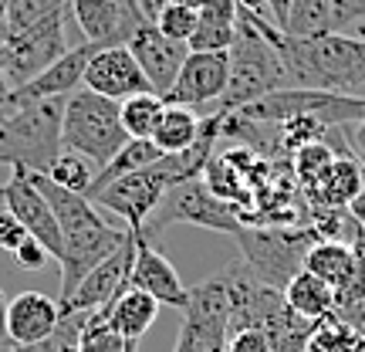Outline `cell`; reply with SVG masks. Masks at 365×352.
<instances>
[{
  "instance_id": "cell-44",
  "label": "cell",
  "mask_w": 365,
  "mask_h": 352,
  "mask_svg": "<svg viewBox=\"0 0 365 352\" xmlns=\"http://www.w3.org/2000/svg\"><path fill=\"white\" fill-rule=\"evenodd\" d=\"M287 7H291V0H271V14H274V24H277V31L284 27L287 21Z\"/></svg>"
},
{
  "instance_id": "cell-50",
  "label": "cell",
  "mask_w": 365,
  "mask_h": 352,
  "mask_svg": "<svg viewBox=\"0 0 365 352\" xmlns=\"http://www.w3.org/2000/svg\"><path fill=\"white\" fill-rule=\"evenodd\" d=\"M359 332H362V328H359Z\"/></svg>"
},
{
  "instance_id": "cell-12",
  "label": "cell",
  "mask_w": 365,
  "mask_h": 352,
  "mask_svg": "<svg viewBox=\"0 0 365 352\" xmlns=\"http://www.w3.org/2000/svg\"><path fill=\"white\" fill-rule=\"evenodd\" d=\"M230 79V54L227 51H190L182 61L173 89L163 95L166 105L193 109L196 116H213Z\"/></svg>"
},
{
  "instance_id": "cell-32",
  "label": "cell",
  "mask_w": 365,
  "mask_h": 352,
  "mask_svg": "<svg viewBox=\"0 0 365 352\" xmlns=\"http://www.w3.org/2000/svg\"><path fill=\"white\" fill-rule=\"evenodd\" d=\"M139 342L122 339L115 328L105 322V312H91L81 326V339H78V352H135Z\"/></svg>"
},
{
  "instance_id": "cell-39",
  "label": "cell",
  "mask_w": 365,
  "mask_h": 352,
  "mask_svg": "<svg viewBox=\"0 0 365 352\" xmlns=\"http://www.w3.org/2000/svg\"><path fill=\"white\" fill-rule=\"evenodd\" d=\"M331 14H335V31L365 21V0H331Z\"/></svg>"
},
{
  "instance_id": "cell-29",
  "label": "cell",
  "mask_w": 365,
  "mask_h": 352,
  "mask_svg": "<svg viewBox=\"0 0 365 352\" xmlns=\"http://www.w3.org/2000/svg\"><path fill=\"white\" fill-rule=\"evenodd\" d=\"M118 112H122V126L129 132V139H153L159 119L166 112V99L156 91H143L118 102Z\"/></svg>"
},
{
  "instance_id": "cell-9",
  "label": "cell",
  "mask_w": 365,
  "mask_h": 352,
  "mask_svg": "<svg viewBox=\"0 0 365 352\" xmlns=\"http://www.w3.org/2000/svg\"><path fill=\"white\" fill-rule=\"evenodd\" d=\"M182 180V170L176 156H163L145 170H135L129 176H118L115 183H108L102 193L91 196V203L98 210H108L125 221L129 231H143L145 221L153 217V210L159 207V200L166 196L173 183Z\"/></svg>"
},
{
  "instance_id": "cell-24",
  "label": "cell",
  "mask_w": 365,
  "mask_h": 352,
  "mask_svg": "<svg viewBox=\"0 0 365 352\" xmlns=\"http://www.w3.org/2000/svg\"><path fill=\"white\" fill-rule=\"evenodd\" d=\"M287 305L298 315H304L308 322H322L328 315H335V288L314 278L312 271H298L284 288Z\"/></svg>"
},
{
  "instance_id": "cell-41",
  "label": "cell",
  "mask_w": 365,
  "mask_h": 352,
  "mask_svg": "<svg viewBox=\"0 0 365 352\" xmlns=\"http://www.w3.org/2000/svg\"><path fill=\"white\" fill-rule=\"evenodd\" d=\"M237 7L240 11L254 14V17H261V21H271L274 24V14H271V0H237ZM277 27V24H274Z\"/></svg>"
},
{
  "instance_id": "cell-8",
  "label": "cell",
  "mask_w": 365,
  "mask_h": 352,
  "mask_svg": "<svg viewBox=\"0 0 365 352\" xmlns=\"http://www.w3.org/2000/svg\"><path fill=\"white\" fill-rule=\"evenodd\" d=\"M237 244L244 251V261L250 271L261 278L264 285L281 288L298 271H304V254L312 251L318 237L308 231H287V227H240L237 231Z\"/></svg>"
},
{
  "instance_id": "cell-10",
  "label": "cell",
  "mask_w": 365,
  "mask_h": 352,
  "mask_svg": "<svg viewBox=\"0 0 365 352\" xmlns=\"http://www.w3.org/2000/svg\"><path fill=\"white\" fill-rule=\"evenodd\" d=\"M230 342V298L223 271L203 278L190 288V301L182 308L180 336L173 352H227Z\"/></svg>"
},
{
  "instance_id": "cell-38",
  "label": "cell",
  "mask_w": 365,
  "mask_h": 352,
  "mask_svg": "<svg viewBox=\"0 0 365 352\" xmlns=\"http://www.w3.org/2000/svg\"><path fill=\"white\" fill-rule=\"evenodd\" d=\"M227 352H271V342H267L261 328H240V332L230 336Z\"/></svg>"
},
{
  "instance_id": "cell-37",
  "label": "cell",
  "mask_w": 365,
  "mask_h": 352,
  "mask_svg": "<svg viewBox=\"0 0 365 352\" xmlns=\"http://www.w3.org/2000/svg\"><path fill=\"white\" fill-rule=\"evenodd\" d=\"M27 241V231H24V223L14 217L7 207H0V251H17L21 244Z\"/></svg>"
},
{
  "instance_id": "cell-30",
  "label": "cell",
  "mask_w": 365,
  "mask_h": 352,
  "mask_svg": "<svg viewBox=\"0 0 365 352\" xmlns=\"http://www.w3.org/2000/svg\"><path fill=\"white\" fill-rule=\"evenodd\" d=\"M308 352H365V332H359L352 322H345L335 312L314 326Z\"/></svg>"
},
{
  "instance_id": "cell-2",
  "label": "cell",
  "mask_w": 365,
  "mask_h": 352,
  "mask_svg": "<svg viewBox=\"0 0 365 352\" xmlns=\"http://www.w3.org/2000/svg\"><path fill=\"white\" fill-rule=\"evenodd\" d=\"M277 51L284 58L294 89L335 91L365 99V38L331 31L322 38H287L281 34Z\"/></svg>"
},
{
  "instance_id": "cell-40",
  "label": "cell",
  "mask_w": 365,
  "mask_h": 352,
  "mask_svg": "<svg viewBox=\"0 0 365 352\" xmlns=\"http://www.w3.org/2000/svg\"><path fill=\"white\" fill-rule=\"evenodd\" d=\"M14 258H17V264H21L24 271H41L44 264L51 261V254H48V251L41 248V244L34 241V237H27L24 244H21V248L14 251Z\"/></svg>"
},
{
  "instance_id": "cell-18",
  "label": "cell",
  "mask_w": 365,
  "mask_h": 352,
  "mask_svg": "<svg viewBox=\"0 0 365 352\" xmlns=\"http://www.w3.org/2000/svg\"><path fill=\"white\" fill-rule=\"evenodd\" d=\"M129 288H139L145 295H153L159 305H170V308H180V312L186 308V301H190V288L182 285L180 271L139 231H135V261H132Z\"/></svg>"
},
{
  "instance_id": "cell-26",
  "label": "cell",
  "mask_w": 365,
  "mask_h": 352,
  "mask_svg": "<svg viewBox=\"0 0 365 352\" xmlns=\"http://www.w3.org/2000/svg\"><path fill=\"white\" fill-rule=\"evenodd\" d=\"M156 159H163V153L156 149L153 139H129L115 156L105 163L102 170L95 173V183H91V190H88V200L95 193H102L105 186H108V183H115L118 176H129V173H135V170H145V166H153Z\"/></svg>"
},
{
  "instance_id": "cell-1",
  "label": "cell",
  "mask_w": 365,
  "mask_h": 352,
  "mask_svg": "<svg viewBox=\"0 0 365 352\" xmlns=\"http://www.w3.org/2000/svg\"><path fill=\"white\" fill-rule=\"evenodd\" d=\"M38 190L48 196L54 217H58V227H61V241H65V254H61V291H58V301L65 305L75 288L88 278L98 264L115 254L125 241H129V227L122 231L115 223L105 221V210H98L85 193H71L65 186L51 183L41 173H31Z\"/></svg>"
},
{
  "instance_id": "cell-6",
  "label": "cell",
  "mask_w": 365,
  "mask_h": 352,
  "mask_svg": "<svg viewBox=\"0 0 365 352\" xmlns=\"http://www.w3.org/2000/svg\"><path fill=\"white\" fill-rule=\"evenodd\" d=\"M244 221H247L244 210L220 200L203 176H193V180L173 183L139 234L153 241L159 231H166L173 223H193V227H207V231H220V234H237Z\"/></svg>"
},
{
  "instance_id": "cell-45",
  "label": "cell",
  "mask_w": 365,
  "mask_h": 352,
  "mask_svg": "<svg viewBox=\"0 0 365 352\" xmlns=\"http://www.w3.org/2000/svg\"><path fill=\"white\" fill-rule=\"evenodd\" d=\"M341 318H345V322H352L355 328H362L365 332V301L362 305H355V308H349V312H341Z\"/></svg>"
},
{
  "instance_id": "cell-36",
  "label": "cell",
  "mask_w": 365,
  "mask_h": 352,
  "mask_svg": "<svg viewBox=\"0 0 365 352\" xmlns=\"http://www.w3.org/2000/svg\"><path fill=\"white\" fill-rule=\"evenodd\" d=\"M196 21H200V14H196L193 7H182V4H166L153 24H156L170 41L190 44V38H193V31H196Z\"/></svg>"
},
{
  "instance_id": "cell-17",
  "label": "cell",
  "mask_w": 365,
  "mask_h": 352,
  "mask_svg": "<svg viewBox=\"0 0 365 352\" xmlns=\"http://www.w3.org/2000/svg\"><path fill=\"white\" fill-rule=\"evenodd\" d=\"M125 48H129L132 58L139 61L143 75L149 79V85H153L156 95H166V91L173 89V81H176L182 61H186V54H190L186 44L170 41L153 21H145V24L132 34V41Z\"/></svg>"
},
{
  "instance_id": "cell-23",
  "label": "cell",
  "mask_w": 365,
  "mask_h": 352,
  "mask_svg": "<svg viewBox=\"0 0 365 352\" xmlns=\"http://www.w3.org/2000/svg\"><path fill=\"white\" fill-rule=\"evenodd\" d=\"M102 312H105V322L115 328L122 339L139 342L145 332L153 328V322H156L159 301L153 298V295L139 291V288H125V291H122L108 308H102Z\"/></svg>"
},
{
  "instance_id": "cell-47",
  "label": "cell",
  "mask_w": 365,
  "mask_h": 352,
  "mask_svg": "<svg viewBox=\"0 0 365 352\" xmlns=\"http://www.w3.org/2000/svg\"><path fill=\"white\" fill-rule=\"evenodd\" d=\"M0 95H11V89H7V81H4V71H0Z\"/></svg>"
},
{
  "instance_id": "cell-22",
  "label": "cell",
  "mask_w": 365,
  "mask_h": 352,
  "mask_svg": "<svg viewBox=\"0 0 365 352\" xmlns=\"http://www.w3.org/2000/svg\"><path fill=\"white\" fill-rule=\"evenodd\" d=\"M190 38V51H230L237 38V0H207Z\"/></svg>"
},
{
  "instance_id": "cell-15",
  "label": "cell",
  "mask_w": 365,
  "mask_h": 352,
  "mask_svg": "<svg viewBox=\"0 0 365 352\" xmlns=\"http://www.w3.org/2000/svg\"><path fill=\"white\" fill-rule=\"evenodd\" d=\"M132 261H135V231H132L129 241H125L115 254H108V258L75 288V295L61 305V312L65 315H91V312H98V308H108V305L129 288Z\"/></svg>"
},
{
  "instance_id": "cell-46",
  "label": "cell",
  "mask_w": 365,
  "mask_h": 352,
  "mask_svg": "<svg viewBox=\"0 0 365 352\" xmlns=\"http://www.w3.org/2000/svg\"><path fill=\"white\" fill-rule=\"evenodd\" d=\"M166 4H182V7H193V11H200L207 0H166Z\"/></svg>"
},
{
  "instance_id": "cell-42",
  "label": "cell",
  "mask_w": 365,
  "mask_h": 352,
  "mask_svg": "<svg viewBox=\"0 0 365 352\" xmlns=\"http://www.w3.org/2000/svg\"><path fill=\"white\" fill-rule=\"evenodd\" d=\"M349 146L355 149V156L365 163V116L359 119V122H355V129L349 132Z\"/></svg>"
},
{
  "instance_id": "cell-28",
  "label": "cell",
  "mask_w": 365,
  "mask_h": 352,
  "mask_svg": "<svg viewBox=\"0 0 365 352\" xmlns=\"http://www.w3.org/2000/svg\"><path fill=\"white\" fill-rule=\"evenodd\" d=\"M331 31H335L331 0H291L281 34H287V38H322Z\"/></svg>"
},
{
  "instance_id": "cell-48",
  "label": "cell",
  "mask_w": 365,
  "mask_h": 352,
  "mask_svg": "<svg viewBox=\"0 0 365 352\" xmlns=\"http://www.w3.org/2000/svg\"><path fill=\"white\" fill-rule=\"evenodd\" d=\"M4 14H7V0H0V21H4Z\"/></svg>"
},
{
  "instance_id": "cell-35",
  "label": "cell",
  "mask_w": 365,
  "mask_h": 352,
  "mask_svg": "<svg viewBox=\"0 0 365 352\" xmlns=\"http://www.w3.org/2000/svg\"><path fill=\"white\" fill-rule=\"evenodd\" d=\"M352 254H355L352 271H349V278L335 288V312H339V315L365 301V231H359V234H355Z\"/></svg>"
},
{
  "instance_id": "cell-49",
  "label": "cell",
  "mask_w": 365,
  "mask_h": 352,
  "mask_svg": "<svg viewBox=\"0 0 365 352\" xmlns=\"http://www.w3.org/2000/svg\"><path fill=\"white\" fill-rule=\"evenodd\" d=\"M7 38V24H4V21H0V41Z\"/></svg>"
},
{
  "instance_id": "cell-20",
  "label": "cell",
  "mask_w": 365,
  "mask_h": 352,
  "mask_svg": "<svg viewBox=\"0 0 365 352\" xmlns=\"http://www.w3.org/2000/svg\"><path fill=\"white\" fill-rule=\"evenodd\" d=\"M95 51H98L95 44H85V41H81L78 48H71L65 58H58L48 71H41L31 85L14 91L17 105L41 102V99H68L71 91L85 89V68H88V61H91V54Z\"/></svg>"
},
{
  "instance_id": "cell-19",
  "label": "cell",
  "mask_w": 365,
  "mask_h": 352,
  "mask_svg": "<svg viewBox=\"0 0 365 352\" xmlns=\"http://www.w3.org/2000/svg\"><path fill=\"white\" fill-rule=\"evenodd\" d=\"M61 301L44 295V291H21L17 298L7 301V336L11 346H31L54 336L61 326Z\"/></svg>"
},
{
  "instance_id": "cell-21",
  "label": "cell",
  "mask_w": 365,
  "mask_h": 352,
  "mask_svg": "<svg viewBox=\"0 0 365 352\" xmlns=\"http://www.w3.org/2000/svg\"><path fill=\"white\" fill-rule=\"evenodd\" d=\"M362 180H365V163L355 156V153H345V156L335 159L331 170L318 180V186L308 193V200H312L314 207L349 210V203H352L355 196H359V190H362Z\"/></svg>"
},
{
  "instance_id": "cell-14",
  "label": "cell",
  "mask_w": 365,
  "mask_h": 352,
  "mask_svg": "<svg viewBox=\"0 0 365 352\" xmlns=\"http://www.w3.org/2000/svg\"><path fill=\"white\" fill-rule=\"evenodd\" d=\"M68 11L85 44L95 48H122L149 21L135 0H71Z\"/></svg>"
},
{
  "instance_id": "cell-25",
  "label": "cell",
  "mask_w": 365,
  "mask_h": 352,
  "mask_svg": "<svg viewBox=\"0 0 365 352\" xmlns=\"http://www.w3.org/2000/svg\"><path fill=\"white\" fill-rule=\"evenodd\" d=\"M203 119L196 116L193 109H182V105H166V112L159 119L156 132H153V143L163 156H176L182 149H190L200 136Z\"/></svg>"
},
{
  "instance_id": "cell-34",
  "label": "cell",
  "mask_w": 365,
  "mask_h": 352,
  "mask_svg": "<svg viewBox=\"0 0 365 352\" xmlns=\"http://www.w3.org/2000/svg\"><path fill=\"white\" fill-rule=\"evenodd\" d=\"M95 173H98V166H95V163H88L85 156H78V153L65 149V153L58 156V163L51 166L48 180L58 183V186H65V190H71V193H85V196H88L91 183H95Z\"/></svg>"
},
{
  "instance_id": "cell-16",
  "label": "cell",
  "mask_w": 365,
  "mask_h": 352,
  "mask_svg": "<svg viewBox=\"0 0 365 352\" xmlns=\"http://www.w3.org/2000/svg\"><path fill=\"white\" fill-rule=\"evenodd\" d=\"M85 89L112 102H125L132 95L153 91V85L143 75L139 61L132 58V51L122 44V48H98L91 54L88 68H85Z\"/></svg>"
},
{
  "instance_id": "cell-11",
  "label": "cell",
  "mask_w": 365,
  "mask_h": 352,
  "mask_svg": "<svg viewBox=\"0 0 365 352\" xmlns=\"http://www.w3.org/2000/svg\"><path fill=\"white\" fill-rule=\"evenodd\" d=\"M71 48L65 38V14H54L21 34H7L0 41V71H4L7 89L17 91L31 85L41 71H48Z\"/></svg>"
},
{
  "instance_id": "cell-27",
  "label": "cell",
  "mask_w": 365,
  "mask_h": 352,
  "mask_svg": "<svg viewBox=\"0 0 365 352\" xmlns=\"http://www.w3.org/2000/svg\"><path fill=\"white\" fill-rule=\"evenodd\" d=\"M355 264L352 244H341V241H314L312 251L304 254V271H312L314 278L328 281L331 288H339Z\"/></svg>"
},
{
  "instance_id": "cell-3",
  "label": "cell",
  "mask_w": 365,
  "mask_h": 352,
  "mask_svg": "<svg viewBox=\"0 0 365 352\" xmlns=\"http://www.w3.org/2000/svg\"><path fill=\"white\" fill-rule=\"evenodd\" d=\"M277 41H281V31L271 21H261L237 7V38L227 51L230 54V79H227V91H223L217 112L230 116L271 91L291 89Z\"/></svg>"
},
{
  "instance_id": "cell-4",
  "label": "cell",
  "mask_w": 365,
  "mask_h": 352,
  "mask_svg": "<svg viewBox=\"0 0 365 352\" xmlns=\"http://www.w3.org/2000/svg\"><path fill=\"white\" fill-rule=\"evenodd\" d=\"M61 119H65V99H41L21 105L11 119L0 122V163H7L11 170L48 176L58 156L65 153Z\"/></svg>"
},
{
  "instance_id": "cell-7",
  "label": "cell",
  "mask_w": 365,
  "mask_h": 352,
  "mask_svg": "<svg viewBox=\"0 0 365 352\" xmlns=\"http://www.w3.org/2000/svg\"><path fill=\"white\" fill-rule=\"evenodd\" d=\"M237 116L261 122V126H281L287 119H322L331 129H341L349 122H359L365 116V99H349V95H335V91H318V89H277L271 95L257 99L254 105L240 109Z\"/></svg>"
},
{
  "instance_id": "cell-5",
  "label": "cell",
  "mask_w": 365,
  "mask_h": 352,
  "mask_svg": "<svg viewBox=\"0 0 365 352\" xmlns=\"http://www.w3.org/2000/svg\"><path fill=\"white\" fill-rule=\"evenodd\" d=\"M61 143L65 149L85 156L102 170L122 146L129 143V132L122 126L118 102L95 95L88 89L71 91L65 99V119H61Z\"/></svg>"
},
{
  "instance_id": "cell-13",
  "label": "cell",
  "mask_w": 365,
  "mask_h": 352,
  "mask_svg": "<svg viewBox=\"0 0 365 352\" xmlns=\"http://www.w3.org/2000/svg\"><path fill=\"white\" fill-rule=\"evenodd\" d=\"M0 203L11 210L17 221L24 223L27 237H34L41 248L51 254L54 261H61L65 254V241H61V227H58V217H54L48 196L38 190L34 176L24 170H14L11 180L0 186Z\"/></svg>"
},
{
  "instance_id": "cell-33",
  "label": "cell",
  "mask_w": 365,
  "mask_h": 352,
  "mask_svg": "<svg viewBox=\"0 0 365 352\" xmlns=\"http://www.w3.org/2000/svg\"><path fill=\"white\" fill-rule=\"evenodd\" d=\"M339 159V153L325 143V139H318V143H308L301 146L298 153H294V173H298L301 186H304V193H312L318 180L331 170V163Z\"/></svg>"
},
{
  "instance_id": "cell-43",
  "label": "cell",
  "mask_w": 365,
  "mask_h": 352,
  "mask_svg": "<svg viewBox=\"0 0 365 352\" xmlns=\"http://www.w3.org/2000/svg\"><path fill=\"white\" fill-rule=\"evenodd\" d=\"M11 346V336H7V298L0 295V352Z\"/></svg>"
},
{
  "instance_id": "cell-31",
  "label": "cell",
  "mask_w": 365,
  "mask_h": 352,
  "mask_svg": "<svg viewBox=\"0 0 365 352\" xmlns=\"http://www.w3.org/2000/svg\"><path fill=\"white\" fill-rule=\"evenodd\" d=\"M68 4L71 0H7V14H4L7 34H21L54 14H68Z\"/></svg>"
}]
</instances>
